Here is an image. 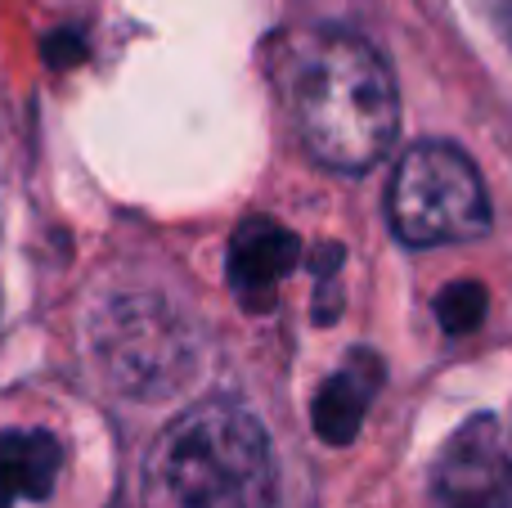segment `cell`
<instances>
[{
	"label": "cell",
	"instance_id": "3",
	"mask_svg": "<svg viewBox=\"0 0 512 508\" xmlns=\"http://www.w3.org/2000/svg\"><path fill=\"white\" fill-rule=\"evenodd\" d=\"M391 230L414 248L472 243L490 230V194L454 144H414L387 194Z\"/></svg>",
	"mask_w": 512,
	"mask_h": 508
},
{
	"label": "cell",
	"instance_id": "5",
	"mask_svg": "<svg viewBox=\"0 0 512 508\" xmlns=\"http://www.w3.org/2000/svg\"><path fill=\"white\" fill-rule=\"evenodd\" d=\"M432 508H512V441L495 414L468 419L441 446Z\"/></svg>",
	"mask_w": 512,
	"mask_h": 508
},
{
	"label": "cell",
	"instance_id": "6",
	"mask_svg": "<svg viewBox=\"0 0 512 508\" xmlns=\"http://www.w3.org/2000/svg\"><path fill=\"white\" fill-rule=\"evenodd\" d=\"M297 234L270 216H248L230 239V288L248 311H270L279 284L297 266Z\"/></svg>",
	"mask_w": 512,
	"mask_h": 508
},
{
	"label": "cell",
	"instance_id": "9",
	"mask_svg": "<svg viewBox=\"0 0 512 508\" xmlns=\"http://www.w3.org/2000/svg\"><path fill=\"white\" fill-rule=\"evenodd\" d=\"M486 311H490V297L477 279H454V284H445V293L436 297V320H441V329L450 333V338L477 333Z\"/></svg>",
	"mask_w": 512,
	"mask_h": 508
},
{
	"label": "cell",
	"instance_id": "10",
	"mask_svg": "<svg viewBox=\"0 0 512 508\" xmlns=\"http://www.w3.org/2000/svg\"><path fill=\"white\" fill-rule=\"evenodd\" d=\"M41 59L50 63L54 72H63V68H72V63L86 59V45H81L77 32H68V27H63V32H50L41 41Z\"/></svg>",
	"mask_w": 512,
	"mask_h": 508
},
{
	"label": "cell",
	"instance_id": "11",
	"mask_svg": "<svg viewBox=\"0 0 512 508\" xmlns=\"http://www.w3.org/2000/svg\"><path fill=\"white\" fill-rule=\"evenodd\" d=\"M310 266H315L319 279L333 275V270L342 266V248H337V243H319V248H315V261H310Z\"/></svg>",
	"mask_w": 512,
	"mask_h": 508
},
{
	"label": "cell",
	"instance_id": "4",
	"mask_svg": "<svg viewBox=\"0 0 512 508\" xmlns=\"http://www.w3.org/2000/svg\"><path fill=\"white\" fill-rule=\"evenodd\" d=\"M95 356L108 378L131 396L176 392L194 365L185 324L153 297H122L99 315Z\"/></svg>",
	"mask_w": 512,
	"mask_h": 508
},
{
	"label": "cell",
	"instance_id": "1",
	"mask_svg": "<svg viewBox=\"0 0 512 508\" xmlns=\"http://www.w3.org/2000/svg\"><path fill=\"white\" fill-rule=\"evenodd\" d=\"M274 86H279L297 140L324 167L369 171L396 144V77H391L387 59L360 36H288L274 54Z\"/></svg>",
	"mask_w": 512,
	"mask_h": 508
},
{
	"label": "cell",
	"instance_id": "12",
	"mask_svg": "<svg viewBox=\"0 0 512 508\" xmlns=\"http://www.w3.org/2000/svg\"><path fill=\"white\" fill-rule=\"evenodd\" d=\"M504 27H508V41H512V0H504Z\"/></svg>",
	"mask_w": 512,
	"mask_h": 508
},
{
	"label": "cell",
	"instance_id": "7",
	"mask_svg": "<svg viewBox=\"0 0 512 508\" xmlns=\"http://www.w3.org/2000/svg\"><path fill=\"white\" fill-rule=\"evenodd\" d=\"M378 383H382L378 360L364 356V351H351L346 369L328 378L315 396V410H310V419H315V437L328 441V446H346V441L360 432L364 410H369Z\"/></svg>",
	"mask_w": 512,
	"mask_h": 508
},
{
	"label": "cell",
	"instance_id": "2",
	"mask_svg": "<svg viewBox=\"0 0 512 508\" xmlns=\"http://www.w3.org/2000/svg\"><path fill=\"white\" fill-rule=\"evenodd\" d=\"M274 500L270 437L243 405H194L144 455V508H274Z\"/></svg>",
	"mask_w": 512,
	"mask_h": 508
},
{
	"label": "cell",
	"instance_id": "8",
	"mask_svg": "<svg viewBox=\"0 0 512 508\" xmlns=\"http://www.w3.org/2000/svg\"><path fill=\"white\" fill-rule=\"evenodd\" d=\"M63 450L50 432H0V508L45 500L54 491Z\"/></svg>",
	"mask_w": 512,
	"mask_h": 508
}]
</instances>
